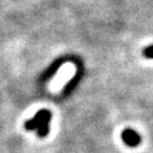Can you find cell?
Returning <instances> with one entry per match:
<instances>
[{"mask_svg":"<svg viewBox=\"0 0 153 153\" xmlns=\"http://www.w3.org/2000/svg\"><path fill=\"white\" fill-rule=\"evenodd\" d=\"M122 140L129 147H135V146L140 145V142H141L140 135L136 131H134L133 129H124L122 131Z\"/></svg>","mask_w":153,"mask_h":153,"instance_id":"cell-2","label":"cell"},{"mask_svg":"<svg viewBox=\"0 0 153 153\" xmlns=\"http://www.w3.org/2000/svg\"><path fill=\"white\" fill-rule=\"evenodd\" d=\"M51 111L41 110L37 112L33 120H29L24 123L27 130H36L40 137H45L50 133V122H51Z\"/></svg>","mask_w":153,"mask_h":153,"instance_id":"cell-1","label":"cell"},{"mask_svg":"<svg viewBox=\"0 0 153 153\" xmlns=\"http://www.w3.org/2000/svg\"><path fill=\"white\" fill-rule=\"evenodd\" d=\"M62 64H63V60H57V62L52 65V68H51L50 70H47V71H46V77H48V79H50L52 75H54V72H56V71L62 66Z\"/></svg>","mask_w":153,"mask_h":153,"instance_id":"cell-4","label":"cell"},{"mask_svg":"<svg viewBox=\"0 0 153 153\" xmlns=\"http://www.w3.org/2000/svg\"><path fill=\"white\" fill-rule=\"evenodd\" d=\"M77 74H79V75H76V76H75V77H74V79H72V80H71V81H70V82L68 83L66 88L64 89V93H65V94H68V92L72 91V89H74V88L76 87V85H77V83H79L80 79L82 77V70H80V71H79Z\"/></svg>","mask_w":153,"mask_h":153,"instance_id":"cell-3","label":"cell"},{"mask_svg":"<svg viewBox=\"0 0 153 153\" xmlns=\"http://www.w3.org/2000/svg\"><path fill=\"white\" fill-rule=\"evenodd\" d=\"M142 54H143V57H146V58L153 59V45L146 47V48L142 51Z\"/></svg>","mask_w":153,"mask_h":153,"instance_id":"cell-5","label":"cell"}]
</instances>
